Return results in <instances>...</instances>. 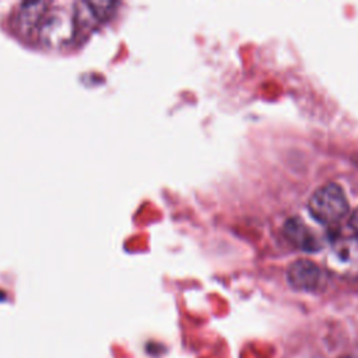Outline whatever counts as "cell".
Masks as SVG:
<instances>
[{"label":"cell","instance_id":"2","mask_svg":"<svg viewBox=\"0 0 358 358\" xmlns=\"http://www.w3.org/2000/svg\"><path fill=\"white\" fill-rule=\"evenodd\" d=\"M329 268L340 275L358 273V236L337 241L327 255Z\"/></svg>","mask_w":358,"mask_h":358},{"label":"cell","instance_id":"3","mask_svg":"<svg viewBox=\"0 0 358 358\" xmlns=\"http://www.w3.org/2000/svg\"><path fill=\"white\" fill-rule=\"evenodd\" d=\"M49 1H24L18 6L13 25L15 31L25 36L27 39L36 38V32L41 24V20L48 8Z\"/></svg>","mask_w":358,"mask_h":358},{"label":"cell","instance_id":"1","mask_svg":"<svg viewBox=\"0 0 358 358\" xmlns=\"http://www.w3.org/2000/svg\"><path fill=\"white\" fill-rule=\"evenodd\" d=\"M309 213L320 224H336L348 213V203L343 189L336 183L319 187L308 203Z\"/></svg>","mask_w":358,"mask_h":358},{"label":"cell","instance_id":"5","mask_svg":"<svg viewBox=\"0 0 358 358\" xmlns=\"http://www.w3.org/2000/svg\"><path fill=\"white\" fill-rule=\"evenodd\" d=\"M285 236L305 252H316L323 248L322 236L299 217H291L284 224Z\"/></svg>","mask_w":358,"mask_h":358},{"label":"cell","instance_id":"4","mask_svg":"<svg viewBox=\"0 0 358 358\" xmlns=\"http://www.w3.org/2000/svg\"><path fill=\"white\" fill-rule=\"evenodd\" d=\"M287 280L294 289L313 292L322 282V271L313 262L301 259L288 267Z\"/></svg>","mask_w":358,"mask_h":358},{"label":"cell","instance_id":"7","mask_svg":"<svg viewBox=\"0 0 358 358\" xmlns=\"http://www.w3.org/2000/svg\"><path fill=\"white\" fill-rule=\"evenodd\" d=\"M3 298H4V295L0 292V299H3Z\"/></svg>","mask_w":358,"mask_h":358},{"label":"cell","instance_id":"6","mask_svg":"<svg viewBox=\"0 0 358 358\" xmlns=\"http://www.w3.org/2000/svg\"><path fill=\"white\" fill-rule=\"evenodd\" d=\"M350 227L358 234V208L350 217Z\"/></svg>","mask_w":358,"mask_h":358}]
</instances>
